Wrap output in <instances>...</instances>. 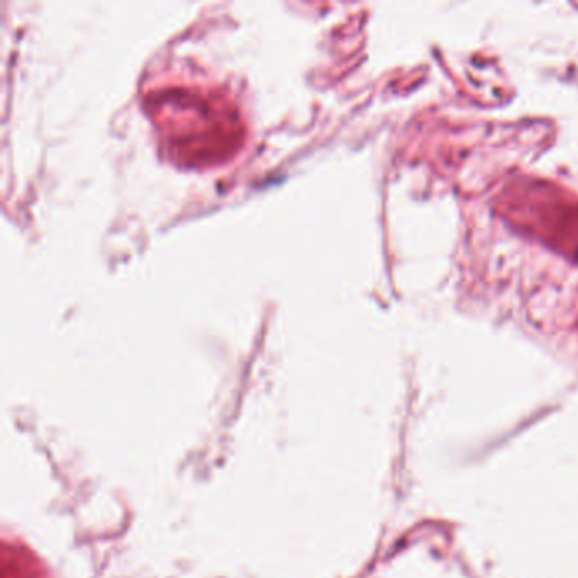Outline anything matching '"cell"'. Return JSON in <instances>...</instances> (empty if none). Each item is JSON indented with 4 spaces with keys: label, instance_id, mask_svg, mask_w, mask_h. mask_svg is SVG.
Listing matches in <instances>:
<instances>
[]
</instances>
